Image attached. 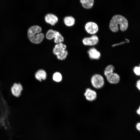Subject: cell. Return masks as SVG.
Returning a JSON list of instances; mask_svg holds the SVG:
<instances>
[{
  "mask_svg": "<svg viewBox=\"0 0 140 140\" xmlns=\"http://www.w3.org/2000/svg\"><path fill=\"white\" fill-rule=\"evenodd\" d=\"M46 36V38L49 40H51L54 38V42L57 44L61 43L64 41L63 37L59 32L52 29H50L48 31Z\"/></svg>",
  "mask_w": 140,
  "mask_h": 140,
  "instance_id": "5b68a950",
  "label": "cell"
},
{
  "mask_svg": "<svg viewBox=\"0 0 140 140\" xmlns=\"http://www.w3.org/2000/svg\"><path fill=\"white\" fill-rule=\"evenodd\" d=\"M65 24L68 26H73L75 22V19L71 16L65 17L64 19Z\"/></svg>",
  "mask_w": 140,
  "mask_h": 140,
  "instance_id": "5bb4252c",
  "label": "cell"
},
{
  "mask_svg": "<svg viewBox=\"0 0 140 140\" xmlns=\"http://www.w3.org/2000/svg\"><path fill=\"white\" fill-rule=\"evenodd\" d=\"M126 40H127V41H123V42H121V43H118V44H114L112 46L113 47H114V46H116L118 45H121V44H124V43H128L129 42V41L128 39H126Z\"/></svg>",
  "mask_w": 140,
  "mask_h": 140,
  "instance_id": "ac0fdd59",
  "label": "cell"
},
{
  "mask_svg": "<svg viewBox=\"0 0 140 140\" xmlns=\"http://www.w3.org/2000/svg\"><path fill=\"white\" fill-rule=\"evenodd\" d=\"M140 107H139V108L136 111V113H137L139 115H140Z\"/></svg>",
  "mask_w": 140,
  "mask_h": 140,
  "instance_id": "44dd1931",
  "label": "cell"
},
{
  "mask_svg": "<svg viewBox=\"0 0 140 140\" xmlns=\"http://www.w3.org/2000/svg\"><path fill=\"white\" fill-rule=\"evenodd\" d=\"M23 89V87L20 83L15 82L11 87L10 90L13 96L18 97L21 96Z\"/></svg>",
  "mask_w": 140,
  "mask_h": 140,
  "instance_id": "52a82bcc",
  "label": "cell"
},
{
  "mask_svg": "<svg viewBox=\"0 0 140 140\" xmlns=\"http://www.w3.org/2000/svg\"><path fill=\"white\" fill-rule=\"evenodd\" d=\"M136 129L138 131H139L140 130V123H138L136 125Z\"/></svg>",
  "mask_w": 140,
  "mask_h": 140,
  "instance_id": "ffe728a7",
  "label": "cell"
},
{
  "mask_svg": "<svg viewBox=\"0 0 140 140\" xmlns=\"http://www.w3.org/2000/svg\"><path fill=\"white\" fill-rule=\"evenodd\" d=\"M99 41V39L97 36L93 35L90 37L84 38L82 40L83 44L86 45L92 46L96 45Z\"/></svg>",
  "mask_w": 140,
  "mask_h": 140,
  "instance_id": "30bf717a",
  "label": "cell"
},
{
  "mask_svg": "<svg viewBox=\"0 0 140 140\" xmlns=\"http://www.w3.org/2000/svg\"><path fill=\"white\" fill-rule=\"evenodd\" d=\"M41 30V27L37 25L32 26L29 29L28 36L31 42L35 44H39L42 41L44 35L43 33H40Z\"/></svg>",
  "mask_w": 140,
  "mask_h": 140,
  "instance_id": "7a4b0ae2",
  "label": "cell"
},
{
  "mask_svg": "<svg viewBox=\"0 0 140 140\" xmlns=\"http://www.w3.org/2000/svg\"><path fill=\"white\" fill-rule=\"evenodd\" d=\"M80 1L83 6L87 9L92 8L94 3V0H81Z\"/></svg>",
  "mask_w": 140,
  "mask_h": 140,
  "instance_id": "9a60e30c",
  "label": "cell"
},
{
  "mask_svg": "<svg viewBox=\"0 0 140 140\" xmlns=\"http://www.w3.org/2000/svg\"><path fill=\"white\" fill-rule=\"evenodd\" d=\"M140 80H139L137 81L136 82V87L139 90H140Z\"/></svg>",
  "mask_w": 140,
  "mask_h": 140,
  "instance_id": "d6986e66",
  "label": "cell"
},
{
  "mask_svg": "<svg viewBox=\"0 0 140 140\" xmlns=\"http://www.w3.org/2000/svg\"><path fill=\"white\" fill-rule=\"evenodd\" d=\"M85 28L86 31L90 34L96 33L98 30L97 24L92 22H89L86 23L85 25Z\"/></svg>",
  "mask_w": 140,
  "mask_h": 140,
  "instance_id": "ba28073f",
  "label": "cell"
},
{
  "mask_svg": "<svg viewBox=\"0 0 140 140\" xmlns=\"http://www.w3.org/2000/svg\"><path fill=\"white\" fill-rule=\"evenodd\" d=\"M45 21L52 25H54L58 22V19L55 15L52 13H48L45 16Z\"/></svg>",
  "mask_w": 140,
  "mask_h": 140,
  "instance_id": "8fae6325",
  "label": "cell"
},
{
  "mask_svg": "<svg viewBox=\"0 0 140 140\" xmlns=\"http://www.w3.org/2000/svg\"><path fill=\"white\" fill-rule=\"evenodd\" d=\"M84 95L86 100L90 101L94 100L97 98V94L96 92L89 88L86 89Z\"/></svg>",
  "mask_w": 140,
  "mask_h": 140,
  "instance_id": "9c48e42d",
  "label": "cell"
},
{
  "mask_svg": "<svg viewBox=\"0 0 140 140\" xmlns=\"http://www.w3.org/2000/svg\"><path fill=\"white\" fill-rule=\"evenodd\" d=\"M120 25V28L122 31L127 30L128 27V22L124 16L120 15H116L112 18L109 24L110 29L113 32L118 31L119 29L118 25Z\"/></svg>",
  "mask_w": 140,
  "mask_h": 140,
  "instance_id": "6da1fadb",
  "label": "cell"
},
{
  "mask_svg": "<svg viewBox=\"0 0 140 140\" xmlns=\"http://www.w3.org/2000/svg\"><path fill=\"white\" fill-rule=\"evenodd\" d=\"M36 79L41 81L42 80H45L46 78L47 74L46 72L43 69H40L36 71L34 75Z\"/></svg>",
  "mask_w": 140,
  "mask_h": 140,
  "instance_id": "4fadbf2b",
  "label": "cell"
},
{
  "mask_svg": "<svg viewBox=\"0 0 140 140\" xmlns=\"http://www.w3.org/2000/svg\"><path fill=\"white\" fill-rule=\"evenodd\" d=\"M133 71L134 73L137 76L140 75V65L139 66H135L133 68Z\"/></svg>",
  "mask_w": 140,
  "mask_h": 140,
  "instance_id": "e0dca14e",
  "label": "cell"
},
{
  "mask_svg": "<svg viewBox=\"0 0 140 140\" xmlns=\"http://www.w3.org/2000/svg\"><path fill=\"white\" fill-rule=\"evenodd\" d=\"M114 67L112 65H109L105 68L104 74L108 82L113 84H117L120 81V77L117 74L114 73L113 71Z\"/></svg>",
  "mask_w": 140,
  "mask_h": 140,
  "instance_id": "3957f363",
  "label": "cell"
},
{
  "mask_svg": "<svg viewBox=\"0 0 140 140\" xmlns=\"http://www.w3.org/2000/svg\"><path fill=\"white\" fill-rule=\"evenodd\" d=\"M53 79L54 81L56 82H59L62 80V75L61 73L59 72H55L53 75Z\"/></svg>",
  "mask_w": 140,
  "mask_h": 140,
  "instance_id": "2e32d148",
  "label": "cell"
},
{
  "mask_svg": "<svg viewBox=\"0 0 140 140\" xmlns=\"http://www.w3.org/2000/svg\"><path fill=\"white\" fill-rule=\"evenodd\" d=\"M66 46L65 44L61 43L56 44L53 50L54 54L57 56L59 60H63L66 59L68 54V52L65 50Z\"/></svg>",
  "mask_w": 140,
  "mask_h": 140,
  "instance_id": "277c9868",
  "label": "cell"
},
{
  "mask_svg": "<svg viewBox=\"0 0 140 140\" xmlns=\"http://www.w3.org/2000/svg\"><path fill=\"white\" fill-rule=\"evenodd\" d=\"M89 58L92 59H98L101 57L100 53L94 48H92L88 51Z\"/></svg>",
  "mask_w": 140,
  "mask_h": 140,
  "instance_id": "7c38bea8",
  "label": "cell"
},
{
  "mask_svg": "<svg viewBox=\"0 0 140 140\" xmlns=\"http://www.w3.org/2000/svg\"><path fill=\"white\" fill-rule=\"evenodd\" d=\"M92 86L95 88L99 89L104 86V78L100 74H96L93 75L91 79Z\"/></svg>",
  "mask_w": 140,
  "mask_h": 140,
  "instance_id": "8992f818",
  "label": "cell"
}]
</instances>
